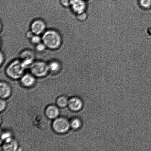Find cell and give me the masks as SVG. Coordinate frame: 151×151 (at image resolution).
I'll use <instances>...</instances> for the list:
<instances>
[{"mask_svg": "<svg viewBox=\"0 0 151 151\" xmlns=\"http://www.w3.org/2000/svg\"><path fill=\"white\" fill-rule=\"evenodd\" d=\"M42 41L47 48L56 50L61 45L62 39L60 34L54 30H49L44 32Z\"/></svg>", "mask_w": 151, "mask_h": 151, "instance_id": "6da1fadb", "label": "cell"}, {"mask_svg": "<svg viewBox=\"0 0 151 151\" xmlns=\"http://www.w3.org/2000/svg\"><path fill=\"white\" fill-rule=\"evenodd\" d=\"M26 68L21 60H16L10 63L7 68L6 72L10 78L18 79L23 76Z\"/></svg>", "mask_w": 151, "mask_h": 151, "instance_id": "7a4b0ae2", "label": "cell"}, {"mask_svg": "<svg viewBox=\"0 0 151 151\" xmlns=\"http://www.w3.org/2000/svg\"><path fill=\"white\" fill-rule=\"evenodd\" d=\"M30 70L32 75L37 77L45 76L48 73V65L42 61H37L31 65Z\"/></svg>", "mask_w": 151, "mask_h": 151, "instance_id": "3957f363", "label": "cell"}, {"mask_svg": "<svg viewBox=\"0 0 151 151\" xmlns=\"http://www.w3.org/2000/svg\"><path fill=\"white\" fill-rule=\"evenodd\" d=\"M70 124L65 118H60L55 119L53 123V128L60 134L66 133L70 128Z\"/></svg>", "mask_w": 151, "mask_h": 151, "instance_id": "277c9868", "label": "cell"}, {"mask_svg": "<svg viewBox=\"0 0 151 151\" xmlns=\"http://www.w3.org/2000/svg\"><path fill=\"white\" fill-rule=\"evenodd\" d=\"M46 29V25L42 20H36L32 22L31 25V31L34 35H40L44 33Z\"/></svg>", "mask_w": 151, "mask_h": 151, "instance_id": "5b68a950", "label": "cell"}, {"mask_svg": "<svg viewBox=\"0 0 151 151\" xmlns=\"http://www.w3.org/2000/svg\"><path fill=\"white\" fill-rule=\"evenodd\" d=\"M70 7L74 12L78 14L84 12L86 5L83 0H72Z\"/></svg>", "mask_w": 151, "mask_h": 151, "instance_id": "8992f818", "label": "cell"}, {"mask_svg": "<svg viewBox=\"0 0 151 151\" xmlns=\"http://www.w3.org/2000/svg\"><path fill=\"white\" fill-rule=\"evenodd\" d=\"M20 58L22 63L26 67L33 63L35 56L32 52L29 50H26L21 54Z\"/></svg>", "mask_w": 151, "mask_h": 151, "instance_id": "52a82bcc", "label": "cell"}, {"mask_svg": "<svg viewBox=\"0 0 151 151\" xmlns=\"http://www.w3.org/2000/svg\"><path fill=\"white\" fill-rule=\"evenodd\" d=\"M68 105L72 110L77 111L82 109L83 103L82 101L79 98L74 97L69 100Z\"/></svg>", "mask_w": 151, "mask_h": 151, "instance_id": "ba28073f", "label": "cell"}, {"mask_svg": "<svg viewBox=\"0 0 151 151\" xmlns=\"http://www.w3.org/2000/svg\"><path fill=\"white\" fill-rule=\"evenodd\" d=\"M4 142L3 145V149L4 150L15 151L17 150L18 147L17 143L11 137Z\"/></svg>", "mask_w": 151, "mask_h": 151, "instance_id": "9c48e42d", "label": "cell"}, {"mask_svg": "<svg viewBox=\"0 0 151 151\" xmlns=\"http://www.w3.org/2000/svg\"><path fill=\"white\" fill-rule=\"evenodd\" d=\"M11 90L9 86L5 82L0 84V96L1 99H6L11 94Z\"/></svg>", "mask_w": 151, "mask_h": 151, "instance_id": "30bf717a", "label": "cell"}, {"mask_svg": "<svg viewBox=\"0 0 151 151\" xmlns=\"http://www.w3.org/2000/svg\"><path fill=\"white\" fill-rule=\"evenodd\" d=\"M59 110L57 106H48L45 111L47 116L50 119H55L57 118L59 115Z\"/></svg>", "mask_w": 151, "mask_h": 151, "instance_id": "8fae6325", "label": "cell"}, {"mask_svg": "<svg viewBox=\"0 0 151 151\" xmlns=\"http://www.w3.org/2000/svg\"><path fill=\"white\" fill-rule=\"evenodd\" d=\"M35 81L34 76L29 74L23 76L21 78L22 84L26 87H30L33 85Z\"/></svg>", "mask_w": 151, "mask_h": 151, "instance_id": "7c38bea8", "label": "cell"}, {"mask_svg": "<svg viewBox=\"0 0 151 151\" xmlns=\"http://www.w3.org/2000/svg\"><path fill=\"white\" fill-rule=\"evenodd\" d=\"M49 70L53 72H58L60 69V63L56 61L51 62L48 65Z\"/></svg>", "mask_w": 151, "mask_h": 151, "instance_id": "4fadbf2b", "label": "cell"}, {"mask_svg": "<svg viewBox=\"0 0 151 151\" xmlns=\"http://www.w3.org/2000/svg\"><path fill=\"white\" fill-rule=\"evenodd\" d=\"M57 104L58 106L60 108L66 107L68 104V101L66 97L61 96L57 99Z\"/></svg>", "mask_w": 151, "mask_h": 151, "instance_id": "5bb4252c", "label": "cell"}, {"mask_svg": "<svg viewBox=\"0 0 151 151\" xmlns=\"http://www.w3.org/2000/svg\"><path fill=\"white\" fill-rule=\"evenodd\" d=\"M81 120L78 118H75L72 120L71 122L70 125L72 128L75 129H79L81 127Z\"/></svg>", "mask_w": 151, "mask_h": 151, "instance_id": "9a60e30c", "label": "cell"}, {"mask_svg": "<svg viewBox=\"0 0 151 151\" xmlns=\"http://www.w3.org/2000/svg\"><path fill=\"white\" fill-rule=\"evenodd\" d=\"M31 40L32 44L37 45L41 43L42 38L40 37L38 35H34L31 38Z\"/></svg>", "mask_w": 151, "mask_h": 151, "instance_id": "2e32d148", "label": "cell"}, {"mask_svg": "<svg viewBox=\"0 0 151 151\" xmlns=\"http://www.w3.org/2000/svg\"><path fill=\"white\" fill-rule=\"evenodd\" d=\"M140 4L144 8H149L151 6V0H140Z\"/></svg>", "mask_w": 151, "mask_h": 151, "instance_id": "e0dca14e", "label": "cell"}, {"mask_svg": "<svg viewBox=\"0 0 151 151\" xmlns=\"http://www.w3.org/2000/svg\"><path fill=\"white\" fill-rule=\"evenodd\" d=\"M72 0H60V3L63 7L70 6Z\"/></svg>", "mask_w": 151, "mask_h": 151, "instance_id": "ac0fdd59", "label": "cell"}, {"mask_svg": "<svg viewBox=\"0 0 151 151\" xmlns=\"http://www.w3.org/2000/svg\"><path fill=\"white\" fill-rule=\"evenodd\" d=\"M11 134L10 133L6 132L3 133L1 135V140H4V141L8 139L11 138Z\"/></svg>", "mask_w": 151, "mask_h": 151, "instance_id": "d6986e66", "label": "cell"}, {"mask_svg": "<svg viewBox=\"0 0 151 151\" xmlns=\"http://www.w3.org/2000/svg\"><path fill=\"white\" fill-rule=\"evenodd\" d=\"M47 47L43 43H40L36 45V49L38 51L41 52L45 50Z\"/></svg>", "mask_w": 151, "mask_h": 151, "instance_id": "ffe728a7", "label": "cell"}, {"mask_svg": "<svg viewBox=\"0 0 151 151\" xmlns=\"http://www.w3.org/2000/svg\"><path fill=\"white\" fill-rule=\"evenodd\" d=\"M87 14L84 12L78 14L77 16V19L80 21H83L85 20Z\"/></svg>", "mask_w": 151, "mask_h": 151, "instance_id": "44dd1931", "label": "cell"}, {"mask_svg": "<svg viewBox=\"0 0 151 151\" xmlns=\"http://www.w3.org/2000/svg\"><path fill=\"white\" fill-rule=\"evenodd\" d=\"M6 106V103L5 101L1 99V102H0V107H1L0 110H1V112L4 110V109H5Z\"/></svg>", "mask_w": 151, "mask_h": 151, "instance_id": "7402d4cb", "label": "cell"}, {"mask_svg": "<svg viewBox=\"0 0 151 151\" xmlns=\"http://www.w3.org/2000/svg\"><path fill=\"white\" fill-rule=\"evenodd\" d=\"M4 56H3V55L2 54V53H1V63H2L3 60L4 61Z\"/></svg>", "mask_w": 151, "mask_h": 151, "instance_id": "603a6c76", "label": "cell"}]
</instances>
